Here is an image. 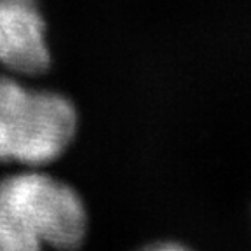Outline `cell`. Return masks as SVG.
I'll return each mask as SVG.
<instances>
[{"instance_id":"obj_2","label":"cell","mask_w":251,"mask_h":251,"mask_svg":"<svg viewBox=\"0 0 251 251\" xmlns=\"http://www.w3.org/2000/svg\"><path fill=\"white\" fill-rule=\"evenodd\" d=\"M77 131V112L61 94L28 89L0 75V162L56 161Z\"/></svg>"},{"instance_id":"obj_1","label":"cell","mask_w":251,"mask_h":251,"mask_svg":"<svg viewBox=\"0 0 251 251\" xmlns=\"http://www.w3.org/2000/svg\"><path fill=\"white\" fill-rule=\"evenodd\" d=\"M82 199L67 183L39 171L0 180V251L70 250L84 241Z\"/></svg>"},{"instance_id":"obj_3","label":"cell","mask_w":251,"mask_h":251,"mask_svg":"<svg viewBox=\"0 0 251 251\" xmlns=\"http://www.w3.org/2000/svg\"><path fill=\"white\" fill-rule=\"evenodd\" d=\"M51 54L37 0H0V65L25 75L42 74Z\"/></svg>"}]
</instances>
